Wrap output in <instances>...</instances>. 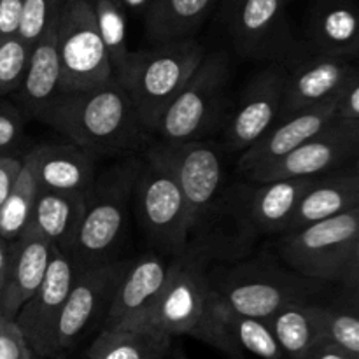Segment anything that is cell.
<instances>
[{
    "label": "cell",
    "instance_id": "cell-1",
    "mask_svg": "<svg viewBox=\"0 0 359 359\" xmlns=\"http://www.w3.org/2000/svg\"><path fill=\"white\" fill-rule=\"evenodd\" d=\"M147 149L170 170L188 214L184 251L209 265H226L255 255L259 235L251 219L252 184L228 174L219 140L149 144Z\"/></svg>",
    "mask_w": 359,
    "mask_h": 359
},
{
    "label": "cell",
    "instance_id": "cell-2",
    "mask_svg": "<svg viewBox=\"0 0 359 359\" xmlns=\"http://www.w3.org/2000/svg\"><path fill=\"white\" fill-rule=\"evenodd\" d=\"M42 123L97 158L133 156L149 146L151 135L116 77L93 90L60 93Z\"/></svg>",
    "mask_w": 359,
    "mask_h": 359
},
{
    "label": "cell",
    "instance_id": "cell-3",
    "mask_svg": "<svg viewBox=\"0 0 359 359\" xmlns=\"http://www.w3.org/2000/svg\"><path fill=\"white\" fill-rule=\"evenodd\" d=\"M212 293L238 314L258 319L298 302L325 300L330 284L305 279L287 269L273 252L251 255L226 265H209L207 270Z\"/></svg>",
    "mask_w": 359,
    "mask_h": 359
},
{
    "label": "cell",
    "instance_id": "cell-4",
    "mask_svg": "<svg viewBox=\"0 0 359 359\" xmlns=\"http://www.w3.org/2000/svg\"><path fill=\"white\" fill-rule=\"evenodd\" d=\"M209 263L189 251L170 258L163 291L140 332L191 337L230 359H244L224 337L214 318V293L207 277Z\"/></svg>",
    "mask_w": 359,
    "mask_h": 359
},
{
    "label": "cell",
    "instance_id": "cell-5",
    "mask_svg": "<svg viewBox=\"0 0 359 359\" xmlns=\"http://www.w3.org/2000/svg\"><path fill=\"white\" fill-rule=\"evenodd\" d=\"M142 156H126L97 174L84 193L81 217L69 259L74 269H90L118 259L132 212V193Z\"/></svg>",
    "mask_w": 359,
    "mask_h": 359
},
{
    "label": "cell",
    "instance_id": "cell-6",
    "mask_svg": "<svg viewBox=\"0 0 359 359\" xmlns=\"http://www.w3.org/2000/svg\"><path fill=\"white\" fill-rule=\"evenodd\" d=\"M273 255L305 279L359 290V209L279 235Z\"/></svg>",
    "mask_w": 359,
    "mask_h": 359
},
{
    "label": "cell",
    "instance_id": "cell-7",
    "mask_svg": "<svg viewBox=\"0 0 359 359\" xmlns=\"http://www.w3.org/2000/svg\"><path fill=\"white\" fill-rule=\"evenodd\" d=\"M231 62L226 51H207L158 121L161 144L212 140L223 130L231 107Z\"/></svg>",
    "mask_w": 359,
    "mask_h": 359
},
{
    "label": "cell",
    "instance_id": "cell-8",
    "mask_svg": "<svg viewBox=\"0 0 359 359\" xmlns=\"http://www.w3.org/2000/svg\"><path fill=\"white\" fill-rule=\"evenodd\" d=\"M202 42L193 39L130 51L116 81L128 95L140 123L154 135L158 121L205 56Z\"/></svg>",
    "mask_w": 359,
    "mask_h": 359
},
{
    "label": "cell",
    "instance_id": "cell-9",
    "mask_svg": "<svg viewBox=\"0 0 359 359\" xmlns=\"http://www.w3.org/2000/svg\"><path fill=\"white\" fill-rule=\"evenodd\" d=\"M147 147L133 186L132 212L151 251L174 258L188 242L186 203L174 175Z\"/></svg>",
    "mask_w": 359,
    "mask_h": 359
},
{
    "label": "cell",
    "instance_id": "cell-10",
    "mask_svg": "<svg viewBox=\"0 0 359 359\" xmlns=\"http://www.w3.org/2000/svg\"><path fill=\"white\" fill-rule=\"evenodd\" d=\"M221 20L242 58L290 63L302 55L286 0H223Z\"/></svg>",
    "mask_w": 359,
    "mask_h": 359
},
{
    "label": "cell",
    "instance_id": "cell-11",
    "mask_svg": "<svg viewBox=\"0 0 359 359\" xmlns=\"http://www.w3.org/2000/svg\"><path fill=\"white\" fill-rule=\"evenodd\" d=\"M62 93L86 91L114 79L107 48L88 0L62 2L56 25Z\"/></svg>",
    "mask_w": 359,
    "mask_h": 359
},
{
    "label": "cell",
    "instance_id": "cell-12",
    "mask_svg": "<svg viewBox=\"0 0 359 359\" xmlns=\"http://www.w3.org/2000/svg\"><path fill=\"white\" fill-rule=\"evenodd\" d=\"M359 121L332 119L321 132L280 160L252 168L241 177L251 184L279 179H312L358 161Z\"/></svg>",
    "mask_w": 359,
    "mask_h": 359
},
{
    "label": "cell",
    "instance_id": "cell-13",
    "mask_svg": "<svg viewBox=\"0 0 359 359\" xmlns=\"http://www.w3.org/2000/svg\"><path fill=\"white\" fill-rule=\"evenodd\" d=\"M286 63H266L245 83L221 130V147L242 154L277 123L283 104Z\"/></svg>",
    "mask_w": 359,
    "mask_h": 359
},
{
    "label": "cell",
    "instance_id": "cell-14",
    "mask_svg": "<svg viewBox=\"0 0 359 359\" xmlns=\"http://www.w3.org/2000/svg\"><path fill=\"white\" fill-rule=\"evenodd\" d=\"M132 259L76 270L56 330V353L67 354L97 321L104 323L116 287Z\"/></svg>",
    "mask_w": 359,
    "mask_h": 359
},
{
    "label": "cell",
    "instance_id": "cell-15",
    "mask_svg": "<svg viewBox=\"0 0 359 359\" xmlns=\"http://www.w3.org/2000/svg\"><path fill=\"white\" fill-rule=\"evenodd\" d=\"M74 273L76 269L69 256L53 248L51 259L41 286L14 318V323L20 328L23 339L27 340L34 356L41 359L58 356L56 330Z\"/></svg>",
    "mask_w": 359,
    "mask_h": 359
},
{
    "label": "cell",
    "instance_id": "cell-16",
    "mask_svg": "<svg viewBox=\"0 0 359 359\" xmlns=\"http://www.w3.org/2000/svg\"><path fill=\"white\" fill-rule=\"evenodd\" d=\"M168 263L170 258L154 251L132 259L116 287L102 330H140L163 291Z\"/></svg>",
    "mask_w": 359,
    "mask_h": 359
},
{
    "label": "cell",
    "instance_id": "cell-17",
    "mask_svg": "<svg viewBox=\"0 0 359 359\" xmlns=\"http://www.w3.org/2000/svg\"><path fill=\"white\" fill-rule=\"evenodd\" d=\"M356 70L358 67L353 62L319 55L307 58H302L300 55L286 63L283 104L277 121L333 98Z\"/></svg>",
    "mask_w": 359,
    "mask_h": 359
},
{
    "label": "cell",
    "instance_id": "cell-18",
    "mask_svg": "<svg viewBox=\"0 0 359 359\" xmlns=\"http://www.w3.org/2000/svg\"><path fill=\"white\" fill-rule=\"evenodd\" d=\"M305 44L312 55L353 62L359 51L356 0H311Z\"/></svg>",
    "mask_w": 359,
    "mask_h": 359
},
{
    "label": "cell",
    "instance_id": "cell-19",
    "mask_svg": "<svg viewBox=\"0 0 359 359\" xmlns=\"http://www.w3.org/2000/svg\"><path fill=\"white\" fill-rule=\"evenodd\" d=\"M37 189L84 195L97 177V156L74 144H42L23 156Z\"/></svg>",
    "mask_w": 359,
    "mask_h": 359
},
{
    "label": "cell",
    "instance_id": "cell-20",
    "mask_svg": "<svg viewBox=\"0 0 359 359\" xmlns=\"http://www.w3.org/2000/svg\"><path fill=\"white\" fill-rule=\"evenodd\" d=\"M335 119V97L277 121L262 139L238 154V175L280 160Z\"/></svg>",
    "mask_w": 359,
    "mask_h": 359
},
{
    "label": "cell",
    "instance_id": "cell-21",
    "mask_svg": "<svg viewBox=\"0 0 359 359\" xmlns=\"http://www.w3.org/2000/svg\"><path fill=\"white\" fill-rule=\"evenodd\" d=\"M51 252L53 245L32 226L11 242L6 283L0 293V316L14 321L20 309L41 286Z\"/></svg>",
    "mask_w": 359,
    "mask_h": 359
},
{
    "label": "cell",
    "instance_id": "cell-22",
    "mask_svg": "<svg viewBox=\"0 0 359 359\" xmlns=\"http://www.w3.org/2000/svg\"><path fill=\"white\" fill-rule=\"evenodd\" d=\"M354 209H359L358 161L314 177L298 202L297 210L284 233L332 219Z\"/></svg>",
    "mask_w": 359,
    "mask_h": 359
},
{
    "label": "cell",
    "instance_id": "cell-23",
    "mask_svg": "<svg viewBox=\"0 0 359 359\" xmlns=\"http://www.w3.org/2000/svg\"><path fill=\"white\" fill-rule=\"evenodd\" d=\"M56 25H49L41 39L30 48L27 70L20 84V104L23 114L42 121L53 102L62 93V70L56 49Z\"/></svg>",
    "mask_w": 359,
    "mask_h": 359
},
{
    "label": "cell",
    "instance_id": "cell-24",
    "mask_svg": "<svg viewBox=\"0 0 359 359\" xmlns=\"http://www.w3.org/2000/svg\"><path fill=\"white\" fill-rule=\"evenodd\" d=\"M217 0H149L144 16L146 39L151 46L195 37Z\"/></svg>",
    "mask_w": 359,
    "mask_h": 359
},
{
    "label": "cell",
    "instance_id": "cell-25",
    "mask_svg": "<svg viewBox=\"0 0 359 359\" xmlns=\"http://www.w3.org/2000/svg\"><path fill=\"white\" fill-rule=\"evenodd\" d=\"M84 210V195L37 189L30 223L53 248L69 255Z\"/></svg>",
    "mask_w": 359,
    "mask_h": 359
},
{
    "label": "cell",
    "instance_id": "cell-26",
    "mask_svg": "<svg viewBox=\"0 0 359 359\" xmlns=\"http://www.w3.org/2000/svg\"><path fill=\"white\" fill-rule=\"evenodd\" d=\"M312 179H279L252 184L251 219L262 237H279L286 231L298 202Z\"/></svg>",
    "mask_w": 359,
    "mask_h": 359
},
{
    "label": "cell",
    "instance_id": "cell-27",
    "mask_svg": "<svg viewBox=\"0 0 359 359\" xmlns=\"http://www.w3.org/2000/svg\"><path fill=\"white\" fill-rule=\"evenodd\" d=\"M284 359H302L323 340V300L287 305L266 319Z\"/></svg>",
    "mask_w": 359,
    "mask_h": 359
},
{
    "label": "cell",
    "instance_id": "cell-28",
    "mask_svg": "<svg viewBox=\"0 0 359 359\" xmlns=\"http://www.w3.org/2000/svg\"><path fill=\"white\" fill-rule=\"evenodd\" d=\"M214 318L219 323L230 346L244 358L245 353L258 359H284L266 319L238 314L214 294ZM245 359V358H244Z\"/></svg>",
    "mask_w": 359,
    "mask_h": 359
},
{
    "label": "cell",
    "instance_id": "cell-29",
    "mask_svg": "<svg viewBox=\"0 0 359 359\" xmlns=\"http://www.w3.org/2000/svg\"><path fill=\"white\" fill-rule=\"evenodd\" d=\"M172 339L140 330H100L86 359H167Z\"/></svg>",
    "mask_w": 359,
    "mask_h": 359
},
{
    "label": "cell",
    "instance_id": "cell-30",
    "mask_svg": "<svg viewBox=\"0 0 359 359\" xmlns=\"http://www.w3.org/2000/svg\"><path fill=\"white\" fill-rule=\"evenodd\" d=\"M358 291L344 290L323 300V340L359 359Z\"/></svg>",
    "mask_w": 359,
    "mask_h": 359
},
{
    "label": "cell",
    "instance_id": "cell-31",
    "mask_svg": "<svg viewBox=\"0 0 359 359\" xmlns=\"http://www.w3.org/2000/svg\"><path fill=\"white\" fill-rule=\"evenodd\" d=\"M35 196H37V186L32 177L30 168L23 161V168L13 191L0 207V238L7 244L16 241L30 223Z\"/></svg>",
    "mask_w": 359,
    "mask_h": 359
},
{
    "label": "cell",
    "instance_id": "cell-32",
    "mask_svg": "<svg viewBox=\"0 0 359 359\" xmlns=\"http://www.w3.org/2000/svg\"><path fill=\"white\" fill-rule=\"evenodd\" d=\"M88 2L95 14L102 41L107 48L116 77L130 55L128 42H126V11L119 0H88Z\"/></svg>",
    "mask_w": 359,
    "mask_h": 359
},
{
    "label": "cell",
    "instance_id": "cell-33",
    "mask_svg": "<svg viewBox=\"0 0 359 359\" xmlns=\"http://www.w3.org/2000/svg\"><path fill=\"white\" fill-rule=\"evenodd\" d=\"M30 46L16 35L0 37V98L20 90L27 70Z\"/></svg>",
    "mask_w": 359,
    "mask_h": 359
},
{
    "label": "cell",
    "instance_id": "cell-34",
    "mask_svg": "<svg viewBox=\"0 0 359 359\" xmlns=\"http://www.w3.org/2000/svg\"><path fill=\"white\" fill-rule=\"evenodd\" d=\"M60 6L62 0H23L16 37L32 48L58 18Z\"/></svg>",
    "mask_w": 359,
    "mask_h": 359
},
{
    "label": "cell",
    "instance_id": "cell-35",
    "mask_svg": "<svg viewBox=\"0 0 359 359\" xmlns=\"http://www.w3.org/2000/svg\"><path fill=\"white\" fill-rule=\"evenodd\" d=\"M25 121L20 109L0 98V156H14L23 142Z\"/></svg>",
    "mask_w": 359,
    "mask_h": 359
},
{
    "label": "cell",
    "instance_id": "cell-36",
    "mask_svg": "<svg viewBox=\"0 0 359 359\" xmlns=\"http://www.w3.org/2000/svg\"><path fill=\"white\" fill-rule=\"evenodd\" d=\"M0 359H35L16 323L0 316Z\"/></svg>",
    "mask_w": 359,
    "mask_h": 359
},
{
    "label": "cell",
    "instance_id": "cell-37",
    "mask_svg": "<svg viewBox=\"0 0 359 359\" xmlns=\"http://www.w3.org/2000/svg\"><path fill=\"white\" fill-rule=\"evenodd\" d=\"M335 119L359 121V70L351 74L349 79L337 91Z\"/></svg>",
    "mask_w": 359,
    "mask_h": 359
},
{
    "label": "cell",
    "instance_id": "cell-38",
    "mask_svg": "<svg viewBox=\"0 0 359 359\" xmlns=\"http://www.w3.org/2000/svg\"><path fill=\"white\" fill-rule=\"evenodd\" d=\"M23 160L16 156H0V207L16 184Z\"/></svg>",
    "mask_w": 359,
    "mask_h": 359
},
{
    "label": "cell",
    "instance_id": "cell-39",
    "mask_svg": "<svg viewBox=\"0 0 359 359\" xmlns=\"http://www.w3.org/2000/svg\"><path fill=\"white\" fill-rule=\"evenodd\" d=\"M23 0H0V37L16 35Z\"/></svg>",
    "mask_w": 359,
    "mask_h": 359
},
{
    "label": "cell",
    "instance_id": "cell-40",
    "mask_svg": "<svg viewBox=\"0 0 359 359\" xmlns=\"http://www.w3.org/2000/svg\"><path fill=\"white\" fill-rule=\"evenodd\" d=\"M302 359H354L349 356L347 353H344L342 349H339L333 344L326 342V340H321V342L316 344L307 354H305Z\"/></svg>",
    "mask_w": 359,
    "mask_h": 359
},
{
    "label": "cell",
    "instance_id": "cell-41",
    "mask_svg": "<svg viewBox=\"0 0 359 359\" xmlns=\"http://www.w3.org/2000/svg\"><path fill=\"white\" fill-rule=\"evenodd\" d=\"M7 263H9V244L0 238V293H2L4 283H6Z\"/></svg>",
    "mask_w": 359,
    "mask_h": 359
},
{
    "label": "cell",
    "instance_id": "cell-42",
    "mask_svg": "<svg viewBox=\"0 0 359 359\" xmlns=\"http://www.w3.org/2000/svg\"><path fill=\"white\" fill-rule=\"evenodd\" d=\"M119 2H121V6L125 7V11H139V9H144L149 0H119Z\"/></svg>",
    "mask_w": 359,
    "mask_h": 359
},
{
    "label": "cell",
    "instance_id": "cell-43",
    "mask_svg": "<svg viewBox=\"0 0 359 359\" xmlns=\"http://www.w3.org/2000/svg\"><path fill=\"white\" fill-rule=\"evenodd\" d=\"M167 359H188V356H186L184 349H182L181 346L170 347V353H168V358Z\"/></svg>",
    "mask_w": 359,
    "mask_h": 359
},
{
    "label": "cell",
    "instance_id": "cell-44",
    "mask_svg": "<svg viewBox=\"0 0 359 359\" xmlns=\"http://www.w3.org/2000/svg\"><path fill=\"white\" fill-rule=\"evenodd\" d=\"M51 359H67V358H65V354H58V356H55V358H51Z\"/></svg>",
    "mask_w": 359,
    "mask_h": 359
},
{
    "label": "cell",
    "instance_id": "cell-45",
    "mask_svg": "<svg viewBox=\"0 0 359 359\" xmlns=\"http://www.w3.org/2000/svg\"><path fill=\"white\" fill-rule=\"evenodd\" d=\"M286 2H287V4H290V0H286Z\"/></svg>",
    "mask_w": 359,
    "mask_h": 359
},
{
    "label": "cell",
    "instance_id": "cell-46",
    "mask_svg": "<svg viewBox=\"0 0 359 359\" xmlns=\"http://www.w3.org/2000/svg\"><path fill=\"white\" fill-rule=\"evenodd\" d=\"M62 2H67V0H62Z\"/></svg>",
    "mask_w": 359,
    "mask_h": 359
}]
</instances>
